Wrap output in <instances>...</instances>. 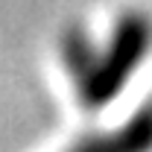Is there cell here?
<instances>
[{
  "instance_id": "1",
  "label": "cell",
  "mask_w": 152,
  "mask_h": 152,
  "mask_svg": "<svg viewBox=\"0 0 152 152\" xmlns=\"http://www.w3.org/2000/svg\"><path fill=\"white\" fill-rule=\"evenodd\" d=\"M152 47V23L143 12H126L117 20L102 53L88 47L85 35H70L64 41V61L76 79L82 105L102 108L129 85L134 70L143 64Z\"/></svg>"
},
{
  "instance_id": "2",
  "label": "cell",
  "mask_w": 152,
  "mask_h": 152,
  "mask_svg": "<svg viewBox=\"0 0 152 152\" xmlns=\"http://www.w3.org/2000/svg\"><path fill=\"white\" fill-rule=\"evenodd\" d=\"M70 152H152V105H143L120 129L76 143Z\"/></svg>"
}]
</instances>
